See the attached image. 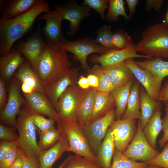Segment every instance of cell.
I'll return each instance as SVG.
<instances>
[{"mask_svg":"<svg viewBox=\"0 0 168 168\" xmlns=\"http://www.w3.org/2000/svg\"><path fill=\"white\" fill-rule=\"evenodd\" d=\"M50 11L48 2L40 0L35 6L22 15L10 19L1 18L0 56L10 52L14 43L30 30L39 15Z\"/></svg>","mask_w":168,"mask_h":168,"instance_id":"cell-1","label":"cell"},{"mask_svg":"<svg viewBox=\"0 0 168 168\" xmlns=\"http://www.w3.org/2000/svg\"><path fill=\"white\" fill-rule=\"evenodd\" d=\"M71 66L62 45L53 46L47 44L36 72L45 88L68 71Z\"/></svg>","mask_w":168,"mask_h":168,"instance_id":"cell-2","label":"cell"},{"mask_svg":"<svg viewBox=\"0 0 168 168\" xmlns=\"http://www.w3.org/2000/svg\"><path fill=\"white\" fill-rule=\"evenodd\" d=\"M136 45L137 52L149 56L168 59V26L164 23L149 27Z\"/></svg>","mask_w":168,"mask_h":168,"instance_id":"cell-3","label":"cell"},{"mask_svg":"<svg viewBox=\"0 0 168 168\" xmlns=\"http://www.w3.org/2000/svg\"><path fill=\"white\" fill-rule=\"evenodd\" d=\"M31 115V111L27 106H23L15 126L19 134L17 146L25 156L38 158L41 151L37 142V127L32 121Z\"/></svg>","mask_w":168,"mask_h":168,"instance_id":"cell-4","label":"cell"},{"mask_svg":"<svg viewBox=\"0 0 168 168\" xmlns=\"http://www.w3.org/2000/svg\"><path fill=\"white\" fill-rule=\"evenodd\" d=\"M57 124L58 129L64 133L67 138L69 143L68 152H73L75 155L99 166L96 156L92 151L79 122H59Z\"/></svg>","mask_w":168,"mask_h":168,"instance_id":"cell-5","label":"cell"},{"mask_svg":"<svg viewBox=\"0 0 168 168\" xmlns=\"http://www.w3.org/2000/svg\"><path fill=\"white\" fill-rule=\"evenodd\" d=\"M83 90L77 84L71 86L61 96L57 103L58 123L78 121V112Z\"/></svg>","mask_w":168,"mask_h":168,"instance_id":"cell-6","label":"cell"},{"mask_svg":"<svg viewBox=\"0 0 168 168\" xmlns=\"http://www.w3.org/2000/svg\"><path fill=\"white\" fill-rule=\"evenodd\" d=\"M62 46L66 52H69L73 54L74 59L79 62L81 68L87 71L91 69L87 62L89 55L93 53L103 55L110 51L95 43L93 40L87 38L79 39L73 42L68 41L65 45Z\"/></svg>","mask_w":168,"mask_h":168,"instance_id":"cell-7","label":"cell"},{"mask_svg":"<svg viewBox=\"0 0 168 168\" xmlns=\"http://www.w3.org/2000/svg\"><path fill=\"white\" fill-rule=\"evenodd\" d=\"M160 153L153 149L147 142L141 128L139 119L135 135L123 154L133 161L145 162L153 159Z\"/></svg>","mask_w":168,"mask_h":168,"instance_id":"cell-8","label":"cell"},{"mask_svg":"<svg viewBox=\"0 0 168 168\" xmlns=\"http://www.w3.org/2000/svg\"><path fill=\"white\" fill-rule=\"evenodd\" d=\"M20 82L16 79L10 83L8 89V98L6 104L0 111L2 122L15 126L16 117L22 106L27 105L26 100L21 96Z\"/></svg>","mask_w":168,"mask_h":168,"instance_id":"cell-9","label":"cell"},{"mask_svg":"<svg viewBox=\"0 0 168 168\" xmlns=\"http://www.w3.org/2000/svg\"><path fill=\"white\" fill-rule=\"evenodd\" d=\"M115 109H114L105 116L82 126L83 132L94 154H97L108 129L115 120Z\"/></svg>","mask_w":168,"mask_h":168,"instance_id":"cell-10","label":"cell"},{"mask_svg":"<svg viewBox=\"0 0 168 168\" xmlns=\"http://www.w3.org/2000/svg\"><path fill=\"white\" fill-rule=\"evenodd\" d=\"M54 7L63 20H67L70 22L68 26L70 30L66 33L70 36L76 34L82 20L90 16L91 8L86 5H80L76 1H70L61 5L54 4Z\"/></svg>","mask_w":168,"mask_h":168,"instance_id":"cell-11","label":"cell"},{"mask_svg":"<svg viewBox=\"0 0 168 168\" xmlns=\"http://www.w3.org/2000/svg\"><path fill=\"white\" fill-rule=\"evenodd\" d=\"M37 19L45 21L43 32L48 44L64 46L68 43V40L62 33L61 24L63 20L56 10L45 13Z\"/></svg>","mask_w":168,"mask_h":168,"instance_id":"cell-12","label":"cell"},{"mask_svg":"<svg viewBox=\"0 0 168 168\" xmlns=\"http://www.w3.org/2000/svg\"><path fill=\"white\" fill-rule=\"evenodd\" d=\"M47 44L38 32L25 41H19L13 47L19 50L36 72L39 59Z\"/></svg>","mask_w":168,"mask_h":168,"instance_id":"cell-13","label":"cell"},{"mask_svg":"<svg viewBox=\"0 0 168 168\" xmlns=\"http://www.w3.org/2000/svg\"><path fill=\"white\" fill-rule=\"evenodd\" d=\"M137 52L136 45L134 44L124 49H112L103 55H93L90 58V59L93 63H100L101 68H104L130 58H143L148 59L153 58L147 55L139 54Z\"/></svg>","mask_w":168,"mask_h":168,"instance_id":"cell-14","label":"cell"},{"mask_svg":"<svg viewBox=\"0 0 168 168\" xmlns=\"http://www.w3.org/2000/svg\"><path fill=\"white\" fill-rule=\"evenodd\" d=\"M109 128L113 133L116 148L123 153L136 133L135 119L114 120Z\"/></svg>","mask_w":168,"mask_h":168,"instance_id":"cell-15","label":"cell"},{"mask_svg":"<svg viewBox=\"0 0 168 168\" xmlns=\"http://www.w3.org/2000/svg\"><path fill=\"white\" fill-rule=\"evenodd\" d=\"M79 76V71L77 68H71L52 83L45 87V94L57 111L58 99L68 87L77 84Z\"/></svg>","mask_w":168,"mask_h":168,"instance_id":"cell-16","label":"cell"},{"mask_svg":"<svg viewBox=\"0 0 168 168\" xmlns=\"http://www.w3.org/2000/svg\"><path fill=\"white\" fill-rule=\"evenodd\" d=\"M125 61L134 76L142 85L148 95L154 100H158L161 83L150 71L139 67L133 58L128 59Z\"/></svg>","mask_w":168,"mask_h":168,"instance_id":"cell-17","label":"cell"},{"mask_svg":"<svg viewBox=\"0 0 168 168\" xmlns=\"http://www.w3.org/2000/svg\"><path fill=\"white\" fill-rule=\"evenodd\" d=\"M27 106L33 111L46 115L59 122L58 113L45 94L34 91L29 94H24Z\"/></svg>","mask_w":168,"mask_h":168,"instance_id":"cell-18","label":"cell"},{"mask_svg":"<svg viewBox=\"0 0 168 168\" xmlns=\"http://www.w3.org/2000/svg\"><path fill=\"white\" fill-rule=\"evenodd\" d=\"M62 133L61 138L55 145L48 149L40 151L38 156L40 168H52L63 154L68 152V142L66 135Z\"/></svg>","mask_w":168,"mask_h":168,"instance_id":"cell-19","label":"cell"},{"mask_svg":"<svg viewBox=\"0 0 168 168\" xmlns=\"http://www.w3.org/2000/svg\"><path fill=\"white\" fill-rule=\"evenodd\" d=\"M22 53L12 48L10 52L0 57V77L6 82L9 81L25 60Z\"/></svg>","mask_w":168,"mask_h":168,"instance_id":"cell-20","label":"cell"},{"mask_svg":"<svg viewBox=\"0 0 168 168\" xmlns=\"http://www.w3.org/2000/svg\"><path fill=\"white\" fill-rule=\"evenodd\" d=\"M40 0H11L0 1L1 18H13L26 13L38 2Z\"/></svg>","mask_w":168,"mask_h":168,"instance_id":"cell-21","label":"cell"},{"mask_svg":"<svg viewBox=\"0 0 168 168\" xmlns=\"http://www.w3.org/2000/svg\"><path fill=\"white\" fill-rule=\"evenodd\" d=\"M13 76L21 84H27L32 87L35 91L45 94V87L37 73L26 60L19 67Z\"/></svg>","mask_w":168,"mask_h":168,"instance_id":"cell-22","label":"cell"},{"mask_svg":"<svg viewBox=\"0 0 168 168\" xmlns=\"http://www.w3.org/2000/svg\"><path fill=\"white\" fill-rule=\"evenodd\" d=\"M116 148L113 133L109 127L98 150L96 158L101 168H110Z\"/></svg>","mask_w":168,"mask_h":168,"instance_id":"cell-23","label":"cell"},{"mask_svg":"<svg viewBox=\"0 0 168 168\" xmlns=\"http://www.w3.org/2000/svg\"><path fill=\"white\" fill-rule=\"evenodd\" d=\"M161 104L159 102L154 113L143 129V133L151 146L156 149V139L162 128Z\"/></svg>","mask_w":168,"mask_h":168,"instance_id":"cell-24","label":"cell"},{"mask_svg":"<svg viewBox=\"0 0 168 168\" xmlns=\"http://www.w3.org/2000/svg\"><path fill=\"white\" fill-rule=\"evenodd\" d=\"M115 106V101L111 93L106 94L97 91L93 110L86 125L105 116Z\"/></svg>","mask_w":168,"mask_h":168,"instance_id":"cell-25","label":"cell"},{"mask_svg":"<svg viewBox=\"0 0 168 168\" xmlns=\"http://www.w3.org/2000/svg\"><path fill=\"white\" fill-rule=\"evenodd\" d=\"M97 88L90 87L83 89L81 96L78 116V121L82 126L86 125L93 110Z\"/></svg>","mask_w":168,"mask_h":168,"instance_id":"cell-26","label":"cell"},{"mask_svg":"<svg viewBox=\"0 0 168 168\" xmlns=\"http://www.w3.org/2000/svg\"><path fill=\"white\" fill-rule=\"evenodd\" d=\"M102 68L108 75L115 88L120 87L133 79L134 75L125 61Z\"/></svg>","mask_w":168,"mask_h":168,"instance_id":"cell-27","label":"cell"},{"mask_svg":"<svg viewBox=\"0 0 168 168\" xmlns=\"http://www.w3.org/2000/svg\"><path fill=\"white\" fill-rule=\"evenodd\" d=\"M140 84L138 82L133 84L131 90L126 110L121 119H140L141 114L140 111Z\"/></svg>","mask_w":168,"mask_h":168,"instance_id":"cell-28","label":"cell"},{"mask_svg":"<svg viewBox=\"0 0 168 168\" xmlns=\"http://www.w3.org/2000/svg\"><path fill=\"white\" fill-rule=\"evenodd\" d=\"M133 82L134 79L120 87L115 88L111 93L116 105L115 120L121 119L126 110Z\"/></svg>","mask_w":168,"mask_h":168,"instance_id":"cell-29","label":"cell"},{"mask_svg":"<svg viewBox=\"0 0 168 168\" xmlns=\"http://www.w3.org/2000/svg\"><path fill=\"white\" fill-rule=\"evenodd\" d=\"M135 62L141 68L150 71L161 83L164 78L168 76V61L163 60L161 58L147 59Z\"/></svg>","mask_w":168,"mask_h":168,"instance_id":"cell-30","label":"cell"},{"mask_svg":"<svg viewBox=\"0 0 168 168\" xmlns=\"http://www.w3.org/2000/svg\"><path fill=\"white\" fill-rule=\"evenodd\" d=\"M140 94L141 116L139 120L143 130L153 115L159 101L152 98L142 86L140 87Z\"/></svg>","mask_w":168,"mask_h":168,"instance_id":"cell-31","label":"cell"},{"mask_svg":"<svg viewBox=\"0 0 168 168\" xmlns=\"http://www.w3.org/2000/svg\"><path fill=\"white\" fill-rule=\"evenodd\" d=\"M87 72L88 74L94 75L98 78L99 82L98 87L97 89L98 91L110 94L115 88L110 77L101 66L95 65Z\"/></svg>","mask_w":168,"mask_h":168,"instance_id":"cell-32","label":"cell"},{"mask_svg":"<svg viewBox=\"0 0 168 168\" xmlns=\"http://www.w3.org/2000/svg\"><path fill=\"white\" fill-rule=\"evenodd\" d=\"M37 130L40 136L38 146L41 151L50 148L60 139L62 132L55 128L45 131H41L37 127Z\"/></svg>","mask_w":168,"mask_h":168,"instance_id":"cell-33","label":"cell"},{"mask_svg":"<svg viewBox=\"0 0 168 168\" xmlns=\"http://www.w3.org/2000/svg\"><path fill=\"white\" fill-rule=\"evenodd\" d=\"M149 166L145 162H138L130 160L115 148L110 168H145Z\"/></svg>","mask_w":168,"mask_h":168,"instance_id":"cell-34","label":"cell"},{"mask_svg":"<svg viewBox=\"0 0 168 168\" xmlns=\"http://www.w3.org/2000/svg\"><path fill=\"white\" fill-rule=\"evenodd\" d=\"M109 7L106 15V18L109 21L115 22L119 20V16H123L125 19H130L125 11V2L123 0H110Z\"/></svg>","mask_w":168,"mask_h":168,"instance_id":"cell-35","label":"cell"},{"mask_svg":"<svg viewBox=\"0 0 168 168\" xmlns=\"http://www.w3.org/2000/svg\"><path fill=\"white\" fill-rule=\"evenodd\" d=\"M111 26H104L101 27L97 32V37L93 40L97 44L110 50L115 49L112 43L113 33Z\"/></svg>","mask_w":168,"mask_h":168,"instance_id":"cell-36","label":"cell"},{"mask_svg":"<svg viewBox=\"0 0 168 168\" xmlns=\"http://www.w3.org/2000/svg\"><path fill=\"white\" fill-rule=\"evenodd\" d=\"M112 41L117 49H124L134 44L130 36L122 29H118L113 33Z\"/></svg>","mask_w":168,"mask_h":168,"instance_id":"cell-37","label":"cell"},{"mask_svg":"<svg viewBox=\"0 0 168 168\" xmlns=\"http://www.w3.org/2000/svg\"><path fill=\"white\" fill-rule=\"evenodd\" d=\"M30 110L31 112V119L32 121L40 131H45L55 128L56 121L54 119L51 118L46 119L41 114Z\"/></svg>","mask_w":168,"mask_h":168,"instance_id":"cell-38","label":"cell"},{"mask_svg":"<svg viewBox=\"0 0 168 168\" xmlns=\"http://www.w3.org/2000/svg\"><path fill=\"white\" fill-rule=\"evenodd\" d=\"M68 158L63 168H101L79 156L69 155Z\"/></svg>","mask_w":168,"mask_h":168,"instance_id":"cell-39","label":"cell"},{"mask_svg":"<svg viewBox=\"0 0 168 168\" xmlns=\"http://www.w3.org/2000/svg\"><path fill=\"white\" fill-rule=\"evenodd\" d=\"M109 1L108 0H85L82 4L95 9L100 14L101 19L105 20V12L106 9L109 8L108 3Z\"/></svg>","mask_w":168,"mask_h":168,"instance_id":"cell-40","label":"cell"},{"mask_svg":"<svg viewBox=\"0 0 168 168\" xmlns=\"http://www.w3.org/2000/svg\"><path fill=\"white\" fill-rule=\"evenodd\" d=\"M162 151L153 159L145 162L148 165H154L168 168V141Z\"/></svg>","mask_w":168,"mask_h":168,"instance_id":"cell-41","label":"cell"},{"mask_svg":"<svg viewBox=\"0 0 168 168\" xmlns=\"http://www.w3.org/2000/svg\"><path fill=\"white\" fill-rule=\"evenodd\" d=\"M18 136L12 128L0 124V139L2 141H17Z\"/></svg>","mask_w":168,"mask_h":168,"instance_id":"cell-42","label":"cell"},{"mask_svg":"<svg viewBox=\"0 0 168 168\" xmlns=\"http://www.w3.org/2000/svg\"><path fill=\"white\" fill-rule=\"evenodd\" d=\"M18 153L17 143L9 151L3 160L0 161V168H9L16 160Z\"/></svg>","mask_w":168,"mask_h":168,"instance_id":"cell-43","label":"cell"},{"mask_svg":"<svg viewBox=\"0 0 168 168\" xmlns=\"http://www.w3.org/2000/svg\"><path fill=\"white\" fill-rule=\"evenodd\" d=\"M162 128L163 134L158 142L161 147H163L168 141V111H166L165 117L162 119Z\"/></svg>","mask_w":168,"mask_h":168,"instance_id":"cell-44","label":"cell"},{"mask_svg":"<svg viewBox=\"0 0 168 168\" xmlns=\"http://www.w3.org/2000/svg\"><path fill=\"white\" fill-rule=\"evenodd\" d=\"M6 81L0 77V110L3 109L5 106L7 100L6 87Z\"/></svg>","mask_w":168,"mask_h":168,"instance_id":"cell-45","label":"cell"},{"mask_svg":"<svg viewBox=\"0 0 168 168\" xmlns=\"http://www.w3.org/2000/svg\"><path fill=\"white\" fill-rule=\"evenodd\" d=\"M17 141H1L0 143V161H2L11 149L17 144Z\"/></svg>","mask_w":168,"mask_h":168,"instance_id":"cell-46","label":"cell"},{"mask_svg":"<svg viewBox=\"0 0 168 168\" xmlns=\"http://www.w3.org/2000/svg\"><path fill=\"white\" fill-rule=\"evenodd\" d=\"M23 164L22 168H40L38 158L26 156L23 153Z\"/></svg>","mask_w":168,"mask_h":168,"instance_id":"cell-47","label":"cell"},{"mask_svg":"<svg viewBox=\"0 0 168 168\" xmlns=\"http://www.w3.org/2000/svg\"><path fill=\"white\" fill-rule=\"evenodd\" d=\"M164 2L163 0H147L145 9L149 11L153 8L156 11H159L162 7Z\"/></svg>","mask_w":168,"mask_h":168,"instance_id":"cell-48","label":"cell"},{"mask_svg":"<svg viewBox=\"0 0 168 168\" xmlns=\"http://www.w3.org/2000/svg\"><path fill=\"white\" fill-rule=\"evenodd\" d=\"M157 100L159 102L168 100V80L161 87Z\"/></svg>","mask_w":168,"mask_h":168,"instance_id":"cell-49","label":"cell"},{"mask_svg":"<svg viewBox=\"0 0 168 168\" xmlns=\"http://www.w3.org/2000/svg\"><path fill=\"white\" fill-rule=\"evenodd\" d=\"M23 153L18 147V155L9 168H22L23 164Z\"/></svg>","mask_w":168,"mask_h":168,"instance_id":"cell-50","label":"cell"},{"mask_svg":"<svg viewBox=\"0 0 168 168\" xmlns=\"http://www.w3.org/2000/svg\"><path fill=\"white\" fill-rule=\"evenodd\" d=\"M129 12L128 16L131 19L134 14L139 2L138 0H126Z\"/></svg>","mask_w":168,"mask_h":168,"instance_id":"cell-51","label":"cell"},{"mask_svg":"<svg viewBox=\"0 0 168 168\" xmlns=\"http://www.w3.org/2000/svg\"><path fill=\"white\" fill-rule=\"evenodd\" d=\"M77 84L83 89H86L90 87L87 77L83 75H81L79 77Z\"/></svg>","mask_w":168,"mask_h":168,"instance_id":"cell-52","label":"cell"},{"mask_svg":"<svg viewBox=\"0 0 168 168\" xmlns=\"http://www.w3.org/2000/svg\"><path fill=\"white\" fill-rule=\"evenodd\" d=\"M90 87L97 88L99 86L98 79L95 75L88 74L87 77Z\"/></svg>","mask_w":168,"mask_h":168,"instance_id":"cell-53","label":"cell"},{"mask_svg":"<svg viewBox=\"0 0 168 168\" xmlns=\"http://www.w3.org/2000/svg\"><path fill=\"white\" fill-rule=\"evenodd\" d=\"M21 86L23 94H29L35 91L32 87L27 84L21 83Z\"/></svg>","mask_w":168,"mask_h":168,"instance_id":"cell-54","label":"cell"},{"mask_svg":"<svg viewBox=\"0 0 168 168\" xmlns=\"http://www.w3.org/2000/svg\"><path fill=\"white\" fill-rule=\"evenodd\" d=\"M163 22L168 26V9L166 14L165 16Z\"/></svg>","mask_w":168,"mask_h":168,"instance_id":"cell-55","label":"cell"},{"mask_svg":"<svg viewBox=\"0 0 168 168\" xmlns=\"http://www.w3.org/2000/svg\"><path fill=\"white\" fill-rule=\"evenodd\" d=\"M68 159V158L67 157L57 168H63L65 164L67 162Z\"/></svg>","mask_w":168,"mask_h":168,"instance_id":"cell-56","label":"cell"},{"mask_svg":"<svg viewBox=\"0 0 168 168\" xmlns=\"http://www.w3.org/2000/svg\"><path fill=\"white\" fill-rule=\"evenodd\" d=\"M145 168H164L163 167L154 165H149L147 167Z\"/></svg>","mask_w":168,"mask_h":168,"instance_id":"cell-57","label":"cell"},{"mask_svg":"<svg viewBox=\"0 0 168 168\" xmlns=\"http://www.w3.org/2000/svg\"><path fill=\"white\" fill-rule=\"evenodd\" d=\"M162 102L166 106V110L168 111V100L163 101Z\"/></svg>","mask_w":168,"mask_h":168,"instance_id":"cell-58","label":"cell"}]
</instances>
